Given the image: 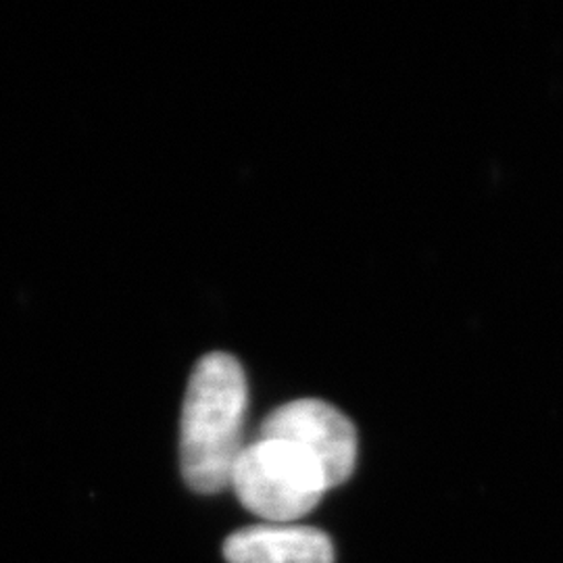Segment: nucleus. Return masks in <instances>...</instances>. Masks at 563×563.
Instances as JSON below:
<instances>
[{"label":"nucleus","instance_id":"1","mask_svg":"<svg viewBox=\"0 0 563 563\" xmlns=\"http://www.w3.org/2000/svg\"><path fill=\"white\" fill-rule=\"evenodd\" d=\"M246 409L249 384L241 362L220 351L205 355L181 405V476L195 493L216 495L230 486L244 449Z\"/></svg>","mask_w":563,"mask_h":563},{"label":"nucleus","instance_id":"2","mask_svg":"<svg viewBox=\"0 0 563 563\" xmlns=\"http://www.w3.org/2000/svg\"><path fill=\"white\" fill-rule=\"evenodd\" d=\"M230 486L251 514L269 523L297 522L330 490L320 463L309 453L267 437L244 444Z\"/></svg>","mask_w":563,"mask_h":563},{"label":"nucleus","instance_id":"3","mask_svg":"<svg viewBox=\"0 0 563 563\" xmlns=\"http://www.w3.org/2000/svg\"><path fill=\"white\" fill-rule=\"evenodd\" d=\"M297 444L320 463L330 488L346 483L357 463V430L322 399L284 402L263 420L260 434Z\"/></svg>","mask_w":563,"mask_h":563},{"label":"nucleus","instance_id":"4","mask_svg":"<svg viewBox=\"0 0 563 563\" xmlns=\"http://www.w3.org/2000/svg\"><path fill=\"white\" fill-rule=\"evenodd\" d=\"M228 563H334V547L322 530L295 523H260L230 534Z\"/></svg>","mask_w":563,"mask_h":563}]
</instances>
